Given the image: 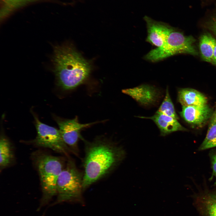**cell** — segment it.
<instances>
[{"instance_id":"18","label":"cell","mask_w":216,"mask_h":216,"mask_svg":"<svg viewBox=\"0 0 216 216\" xmlns=\"http://www.w3.org/2000/svg\"><path fill=\"white\" fill-rule=\"evenodd\" d=\"M2 8L1 14L3 18L17 7L31 0H1Z\"/></svg>"},{"instance_id":"14","label":"cell","mask_w":216,"mask_h":216,"mask_svg":"<svg viewBox=\"0 0 216 216\" xmlns=\"http://www.w3.org/2000/svg\"><path fill=\"white\" fill-rule=\"evenodd\" d=\"M216 44V40L210 34L205 33L201 36L199 47L203 60L211 63Z\"/></svg>"},{"instance_id":"5","label":"cell","mask_w":216,"mask_h":216,"mask_svg":"<svg viewBox=\"0 0 216 216\" xmlns=\"http://www.w3.org/2000/svg\"><path fill=\"white\" fill-rule=\"evenodd\" d=\"M37 166L43 193V200L47 201L57 194L58 177L64 167L61 158L48 154L40 156Z\"/></svg>"},{"instance_id":"2","label":"cell","mask_w":216,"mask_h":216,"mask_svg":"<svg viewBox=\"0 0 216 216\" xmlns=\"http://www.w3.org/2000/svg\"><path fill=\"white\" fill-rule=\"evenodd\" d=\"M54 50L52 61L58 85L70 90L84 83L91 72L90 63L72 46H58Z\"/></svg>"},{"instance_id":"9","label":"cell","mask_w":216,"mask_h":216,"mask_svg":"<svg viewBox=\"0 0 216 216\" xmlns=\"http://www.w3.org/2000/svg\"><path fill=\"white\" fill-rule=\"evenodd\" d=\"M122 92L131 97L140 104L148 106L154 103L160 97V92L155 87L143 84L130 88L123 89Z\"/></svg>"},{"instance_id":"23","label":"cell","mask_w":216,"mask_h":216,"mask_svg":"<svg viewBox=\"0 0 216 216\" xmlns=\"http://www.w3.org/2000/svg\"><path fill=\"white\" fill-rule=\"evenodd\" d=\"M213 116L216 118V111L214 114Z\"/></svg>"},{"instance_id":"8","label":"cell","mask_w":216,"mask_h":216,"mask_svg":"<svg viewBox=\"0 0 216 216\" xmlns=\"http://www.w3.org/2000/svg\"><path fill=\"white\" fill-rule=\"evenodd\" d=\"M143 19L146 23L147 30L146 41L156 47L162 46L175 28L167 23L155 20L147 16Z\"/></svg>"},{"instance_id":"1","label":"cell","mask_w":216,"mask_h":216,"mask_svg":"<svg viewBox=\"0 0 216 216\" xmlns=\"http://www.w3.org/2000/svg\"><path fill=\"white\" fill-rule=\"evenodd\" d=\"M85 143L83 161L84 191L112 172L124 159L126 153L122 146L112 140L99 136Z\"/></svg>"},{"instance_id":"17","label":"cell","mask_w":216,"mask_h":216,"mask_svg":"<svg viewBox=\"0 0 216 216\" xmlns=\"http://www.w3.org/2000/svg\"><path fill=\"white\" fill-rule=\"evenodd\" d=\"M216 139V118L214 116L211 121L206 136L200 146L199 150L206 149L207 145Z\"/></svg>"},{"instance_id":"6","label":"cell","mask_w":216,"mask_h":216,"mask_svg":"<svg viewBox=\"0 0 216 216\" xmlns=\"http://www.w3.org/2000/svg\"><path fill=\"white\" fill-rule=\"evenodd\" d=\"M34 118L37 135L34 143L69 156L72 151L64 142L59 130L42 123L36 116Z\"/></svg>"},{"instance_id":"13","label":"cell","mask_w":216,"mask_h":216,"mask_svg":"<svg viewBox=\"0 0 216 216\" xmlns=\"http://www.w3.org/2000/svg\"><path fill=\"white\" fill-rule=\"evenodd\" d=\"M195 205L202 216H216V193L206 194L199 197Z\"/></svg>"},{"instance_id":"12","label":"cell","mask_w":216,"mask_h":216,"mask_svg":"<svg viewBox=\"0 0 216 216\" xmlns=\"http://www.w3.org/2000/svg\"><path fill=\"white\" fill-rule=\"evenodd\" d=\"M178 101L182 106L207 104V99L202 93L194 89L184 88L178 92Z\"/></svg>"},{"instance_id":"21","label":"cell","mask_w":216,"mask_h":216,"mask_svg":"<svg viewBox=\"0 0 216 216\" xmlns=\"http://www.w3.org/2000/svg\"><path fill=\"white\" fill-rule=\"evenodd\" d=\"M211 63L216 65V44L214 47L213 56Z\"/></svg>"},{"instance_id":"7","label":"cell","mask_w":216,"mask_h":216,"mask_svg":"<svg viewBox=\"0 0 216 216\" xmlns=\"http://www.w3.org/2000/svg\"><path fill=\"white\" fill-rule=\"evenodd\" d=\"M56 120L64 142L72 152L76 155H78L79 152V140L84 139L81 135V131L98 122H96L81 124L79 122L77 116L71 119H62L57 118Z\"/></svg>"},{"instance_id":"3","label":"cell","mask_w":216,"mask_h":216,"mask_svg":"<svg viewBox=\"0 0 216 216\" xmlns=\"http://www.w3.org/2000/svg\"><path fill=\"white\" fill-rule=\"evenodd\" d=\"M83 172L77 168L74 161L69 159L60 173L57 182L58 201L83 202Z\"/></svg>"},{"instance_id":"10","label":"cell","mask_w":216,"mask_h":216,"mask_svg":"<svg viewBox=\"0 0 216 216\" xmlns=\"http://www.w3.org/2000/svg\"><path fill=\"white\" fill-rule=\"evenodd\" d=\"M211 109L207 105L182 106L180 114L188 123L196 125L202 124L208 119Z\"/></svg>"},{"instance_id":"11","label":"cell","mask_w":216,"mask_h":216,"mask_svg":"<svg viewBox=\"0 0 216 216\" xmlns=\"http://www.w3.org/2000/svg\"><path fill=\"white\" fill-rule=\"evenodd\" d=\"M137 117L152 120L159 128L162 136H166L176 131L186 130L178 122L177 119L163 114L156 113L150 117L137 116Z\"/></svg>"},{"instance_id":"19","label":"cell","mask_w":216,"mask_h":216,"mask_svg":"<svg viewBox=\"0 0 216 216\" xmlns=\"http://www.w3.org/2000/svg\"><path fill=\"white\" fill-rule=\"evenodd\" d=\"M207 25L209 28L216 36V14L209 22Z\"/></svg>"},{"instance_id":"4","label":"cell","mask_w":216,"mask_h":216,"mask_svg":"<svg viewBox=\"0 0 216 216\" xmlns=\"http://www.w3.org/2000/svg\"><path fill=\"white\" fill-rule=\"evenodd\" d=\"M195 41L192 36H185L175 28L162 46L152 50L144 58L151 62H156L178 54L196 55L198 52L194 45Z\"/></svg>"},{"instance_id":"15","label":"cell","mask_w":216,"mask_h":216,"mask_svg":"<svg viewBox=\"0 0 216 216\" xmlns=\"http://www.w3.org/2000/svg\"><path fill=\"white\" fill-rule=\"evenodd\" d=\"M0 167L3 169L8 166L14 159L12 146L9 140L2 135L0 140Z\"/></svg>"},{"instance_id":"22","label":"cell","mask_w":216,"mask_h":216,"mask_svg":"<svg viewBox=\"0 0 216 216\" xmlns=\"http://www.w3.org/2000/svg\"><path fill=\"white\" fill-rule=\"evenodd\" d=\"M216 146V139L212 142L208 144L206 148V149Z\"/></svg>"},{"instance_id":"16","label":"cell","mask_w":216,"mask_h":216,"mask_svg":"<svg viewBox=\"0 0 216 216\" xmlns=\"http://www.w3.org/2000/svg\"><path fill=\"white\" fill-rule=\"evenodd\" d=\"M156 113L163 114L177 119L178 118L171 98L168 87L166 89L164 99Z\"/></svg>"},{"instance_id":"20","label":"cell","mask_w":216,"mask_h":216,"mask_svg":"<svg viewBox=\"0 0 216 216\" xmlns=\"http://www.w3.org/2000/svg\"><path fill=\"white\" fill-rule=\"evenodd\" d=\"M212 173L210 178L211 180L213 177L216 178V154L213 155L212 157Z\"/></svg>"}]
</instances>
